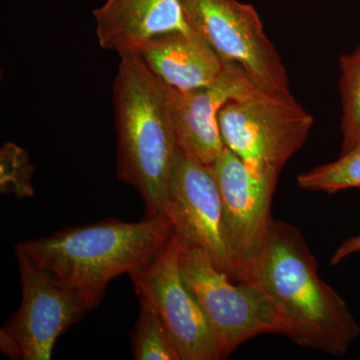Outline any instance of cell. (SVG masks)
I'll list each match as a JSON object with an SVG mask.
<instances>
[{"mask_svg": "<svg viewBox=\"0 0 360 360\" xmlns=\"http://www.w3.org/2000/svg\"><path fill=\"white\" fill-rule=\"evenodd\" d=\"M266 291L285 324V335L300 347L343 356L360 336L347 303L322 281L316 260L295 226L272 220L252 281Z\"/></svg>", "mask_w": 360, "mask_h": 360, "instance_id": "1", "label": "cell"}, {"mask_svg": "<svg viewBox=\"0 0 360 360\" xmlns=\"http://www.w3.org/2000/svg\"><path fill=\"white\" fill-rule=\"evenodd\" d=\"M172 236L167 215L137 222L106 219L21 241L14 250L82 293L96 309L112 279L150 264Z\"/></svg>", "mask_w": 360, "mask_h": 360, "instance_id": "2", "label": "cell"}, {"mask_svg": "<svg viewBox=\"0 0 360 360\" xmlns=\"http://www.w3.org/2000/svg\"><path fill=\"white\" fill-rule=\"evenodd\" d=\"M120 58L113 82L116 176L139 191L146 217L165 215L179 150L169 87L136 54Z\"/></svg>", "mask_w": 360, "mask_h": 360, "instance_id": "3", "label": "cell"}, {"mask_svg": "<svg viewBox=\"0 0 360 360\" xmlns=\"http://www.w3.org/2000/svg\"><path fill=\"white\" fill-rule=\"evenodd\" d=\"M314 117L295 97L257 89L229 101L219 113L225 148L257 179H278L288 161L302 148Z\"/></svg>", "mask_w": 360, "mask_h": 360, "instance_id": "4", "label": "cell"}, {"mask_svg": "<svg viewBox=\"0 0 360 360\" xmlns=\"http://www.w3.org/2000/svg\"><path fill=\"white\" fill-rule=\"evenodd\" d=\"M179 265L184 283L214 333L220 359L255 336L285 335L276 303L257 283H234L203 251L182 243Z\"/></svg>", "mask_w": 360, "mask_h": 360, "instance_id": "5", "label": "cell"}, {"mask_svg": "<svg viewBox=\"0 0 360 360\" xmlns=\"http://www.w3.org/2000/svg\"><path fill=\"white\" fill-rule=\"evenodd\" d=\"M15 253L22 298L0 330V349L11 359L49 360L59 336L94 307L82 293Z\"/></svg>", "mask_w": 360, "mask_h": 360, "instance_id": "6", "label": "cell"}, {"mask_svg": "<svg viewBox=\"0 0 360 360\" xmlns=\"http://www.w3.org/2000/svg\"><path fill=\"white\" fill-rule=\"evenodd\" d=\"M189 25L219 54L236 63L267 91L293 97L281 56L257 11L238 0H182Z\"/></svg>", "mask_w": 360, "mask_h": 360, "instance_id": "7", "label": "cell"}, {"mask_svg": "<svg viewBox=\"0 0 360 360\" xmlns=\"http://www.w3.org/2000/svg\"><path fill=\"white\" fill-rule=\"evenodd\" d=\"M165 215L182 245L198 248L236 283H245L229 245L217 180L208 165L179 150Z\"/></svg>", "mask_w": 360, "mask_h": 360, "instance_id": "8", "label": "cell"}, {"mask_svg": "<svg viewBox=\"0 0 360 360\" xmlns=\"http://www.w3.org/2000/svg\"><path fill=\"white\" fill-rule=\"evenodd\" d=\"M181 243L174 233L167 248L151 262L129 272L139 300L160 315L180 360H219V345L205 314L180 272Z\"/></svg>", "mask_w": 360, "mask_h": 360, "instance_id": "9", "label": "cell"}, {"mask_svg": "<svg viewBox=\"0 0 360 360\" xmlns=\"http://www.w3.org/2000/svg\"><path fill=\"white\" fill-rule=\"evenodd\" d=\"M210 167L221 196L229 245L245 283H251L274 220L270 206L278 179H257L227 148Z\"/></svg>", "mask_w": 360, "mask_h": 360, "instance_id": "10", "label": "cell"}, {"mask_svg": "<svg viewBox=\"0 0 360 360\" xmlns=\"http://www.w3.org/2000/svg\"><path fill=\"white\" fill-rule=\"evenodd\" d=\"M259 87L243 68L232 63H224L219 77L205 86L191 90L169 87L180 150L212 165L225 148L219 127V111L229 101L250 96Z\"/></svg>", "mask_w": 360, "mask_h": 360, "instance_id": "11", "label": "cell"}, {"mask_svg": "<svg viewBox=\"0 0 360 360\" xmlns=\"http://www.w3.org/2000/svg\"><path fill=\"white\" fill-rule=\"evenodd\" d=\"M92 15L98 44L120 56L135 53L158 35L193 30L182 0H105Z\"/></svg>", "mask_w": 360, "mask_h": 360, "instance_id": "12", "label": "cell"}, {"mask_svg": "<svg viewBox=\"0 0 360 360\" xmlns=\"http://www.w3.org/2000/svg\"><path fill=\"white\" fill-rule=\"evenodd\" d=\"M134 54L161 82L179 90L212 84L224 68L219 54L194 30L158 35L142 44Z\"/></svg>", "mask_w": 360, "mask_h": 360, "instance_id": "13", "label": "cell"}, {"mask_svg": "<svg viewBox=\"0 0 360 360\" xmlns=\"http://www.w3.org/2000/svg\"><path fill=\"white\" fill-rule=\"evenodd\" d=\"M141 311L135 322L130 341L136 360H180L169 331L160 315L148 302L139 300Z\"/></svg>", "mask_w": 360, "mask_h": 360, "instance_id": "14", "label": "cell"}, {"mask_svg": "<svg viewBox=\"0 0 360 360\" xmlns=\"http://www.w3.org/2000/svg\"><path fill=\"white\" fill-rule=\"evenodd\" d=\"M296 182L304 191L328 194L360 189V141L338 160L302 172Z\"/></svg>", "mask_w": 360, "mask_h": 360, "instance_id": "15", "label": "cell"}, {"mask_svg": "<svg viewBox=\"0 0 360 360\" xmlns=\"http://www.w3.org/2000/svg\"><path fill=\"white\" fill-rule=\"evenodd\" d=\"M340 68L341 153H345L360 141V45L352 53L341 56Z\"/></svg>", "mask_w": 360, "mask_h": 360, "instance_id": "16", "label": "cell"}, {"mask_svg": "<svg viewBox=\"0 0 360 360\" xmlns=\"http://www.w3.org/2000/svg\"><path fill=\"white\" fill-rule=\"evenodd\" d=\"M35 168L25 149L6 142L0 149V193L13 194L16 198L34 196L32 175Z\"/></svg>", "mask_w": 360, "mask_h": 360, "instance_id": "17", "label": "cell"}, {"mask_svg": "<svg viewBox=\"0 0 360 360\" xmlns=\"http://www.w3.org/2000/svg\"><path fill=\"white\" fill-rule=\"evenodd\" d=\"M360 252V234L347 239L333 253L331 257V264L335 265L340 264L345 258L354 255V253Z\"/></svg>", "mask_w": 360, "mask_h": 360, "instance_id": "18", "label": "cell"}]
</instances>
